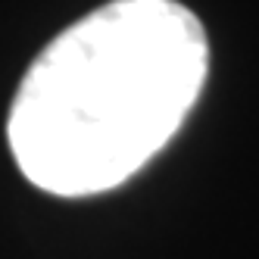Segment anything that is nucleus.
<instances>
[{
  "label": "nucleus",
  "mask_w": 259,
  "mask_h": 259,
  "mask_svg": "<svg viewBox=\"0 0 259 259\" xmlns=\"http://www.w3.org/2000/svg\"><path fill=\"white\" fill-rule=\"evenodd\" d=\"M206 69L209 41L188 7L113 0L28 66L7 122L13 159L47 194H103L172 141Z\"/></svg>",
  "instance_id": "nucleus-1"
}]
</instances>
